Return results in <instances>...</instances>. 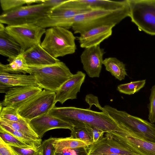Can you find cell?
<instances>
[{"label":"cell","mask_w":155,"mask_h":155,"mask_svg":"<svg viewBox=\"0 0 155 155\" xmlns=\"http://www.w3.org/2000/svg\"><path fill=\"white\" fill-rule=\"evenodd\" d=\"M101 112L74 107H54L49 112L51 115L74 126L85 124L96 127L104 133L117 129L118 122L103 109Z\"/></svg>","instance_id":"obj_1"},{"label":"cell","mask_w":155,"mask_h":155,"mask_svg":"<svg viewBox=\"0 0 155 155\" xmlns=\"http://www.w3.org/2000/svg\"><path fill=\"white\" fill-rule=\"evenodd\" d=\"M129 5L114 10L94 9L77 15L71 19L74 34H81L90 29L104 25H116L129 17Z\"/></svg>","instance_id":"obj_2"},{"label":"cell","mask_w":155,"mask_h":155,"mask_svg":"<svg viewBox=\"0 0 155 155\" xmlns=\"http://www.w3.org/2000/svg\"><path fill=\"white\" fill-rule=\"evenodd\" d=\"M76 37L68 29L60 27L46 29L41 47L53 57L57 58L74 53L76 49Z\"/></svg>","instance_id":"obj_3"},{"label":"cell","mask_w":155,"mask_h":155,"mask_svg":"<svg viewBox=\"0 0 155 155\" xmlns=\"http://www.w3.org/2000/svg\"><path fill=\"white\" fill-rule=\"evenodd\" d=\"M29 66L40 87L54 92L74 74L61 61L50 65Z\"/></svg>","instance_id":"obj_4"},{"label":"cell","mask_w":155,"mask_h":155,"mask_svg":"<svg viewBox=\"0 0 155 155\" xmlns=\"http://www.w3.org/2000/svg\"><path fill=\"white\" fill-rule=\"evenodd\" d=\"M52 9L43 3L23 6L12 11L3 12L0 16V23L8 25L36 24L48 16Z\"/></svg>","instance_id":"obj_5"},{"label":"cell","mask_w":155,"mask_h":155,"mask_svg":"<svg viewBox=\"0 0 155 155\" xmlns=\"http://www.w3.org/2000/svg\"><path fill=\"white\" fill-rule=\"evenodd\" d=\"M131 21L140 31L155 35V0H128Z\"/></svg>","instance_id":"obj_6"},{"label":"cell","mask_w":155,"mask_h":155,"mask_svg":"<svg viewBox=\"0 0 155 155\" xmlns=\"http://www.w3.org/2000/svg\"><path fill=\"white\" fill-rule=\"evenodd\" d=\"M102 108L114 120L123 124L144 140L155 143L154 124L109 105H105Z\"/></svg>","instance_id":"obj_7"},{"label":"cell","mask_w":155,"mask_h":155,"mask_svg":"<svg viewBox=\"0 0 155 155\" xmlns=\"http://www.w3.org/2000/svg\"><path fill=\"white\" fill-rule=\"evenodd\" d=\"M117 122L116 130L107 132L113 138L137 155H155V143L144 140L123 124Z\"/></svg>","instance_id":"obj_8"},{"label":"cell","mask_w":155,"mask_h":155,"mask_svg":"<svg viewBox=\"0 0 155 155\" xmlns=\"http://www.w3.org/2000/svg\"><path fill=\"white\" fill-rule=\"evenodd\" d=\"M57 102L55 92L44 89L21 106L18 112L29 121L49 113Z\"/></svg>","instance_id":"obj_9"},{"label":"cell","mask_w":155,"mask_h":155,"mask_svg":"<svg viewBox=\"0 0 155 155\" xmlns=\"http://www.w3.org/2000/svg\"><path fill=\"white\" fill-rule=\"evenodd\" d=\"M8 33L20 45L21 53L39 44L46 29L36 24H28L5 27Z\"/></svg>","instance_id":"obj_10"},{"label":"cell","mask_w":155,"mask_h":155,"mask_svg":"<svg viewBox=\"0 0 155 155\" xmlns=\"http://www.w3.org/2000/svg\"><path fill=\"white\" fill-rule=\"evenodd\" d=\"M105 53L100 45L85 48L80 56L83 68L91 78H98L101 71Z\"/></svg>","instance_id":"obj_11"},{"label":"cell","mask_w":155,"mask_h":155,"mask_svg":"<svg viewBox=\"0 0 155 155\" xmlns=\"http://www.w3.org/2000/svg\"><path fill=\"white\" fill-rule=\"evenodd\" d=\"M42 90V89L38 87H10L5 93L1 105L2 107L11 106L18 109L22 104Z\"/></svg>","instance_id":"obj_12"},{"label":"cell","mask_w":155,"mask_h":155,"mask_svg":"<svg viewBox=\"0 0 155 155\" xmlns=\"http://www.w3.org/2000/svg\"><path fill=\"white\" fill-rule=\"evenodd\" d=\"M114 153L126 155H137L112 138L106 133L96 142L88 147V155H100L104 153Z\"/></svg>","instance_id":"obj_13"},{"label":"cell","mask_w":155,"mask_h":155,"mask_svg":"<svg viewBox=\"0 0 155 155\" xmlns=\"http://www.w3.org/2000/svg\"><path fill=\"white\" fill-rule=\"evenodd\" d=\"M31 128L41 139L47 131L52 129L62 128L71 131L74 126L49 113L35 118L29 121Z\"/></svg>","instance_id":"obj_14"},{"label":"cell","mask_w":155,"mask_h":155,"mask_svg":"<svg viewBox=\"0 0 155 155\" xmlns=\"http://www.w3.org/2000/svg\"><path fill=\"white\" fill-rule=\"evenodd\" d=\"M85 76L84 73L78 71L65 81L55 92L57 102L63 104L68 99H76L77 94L80 91Z\"/></svg>","instance_id":"obj_15"},{"label":"cell","mask_w":155,"mask_h":155,"mask_svg":"<svg viewBox=\"0 0 155 155\" xmlns=\"http://www.w3.org/2000/svg\"><path fill=\"white\" fill-rule=\"evenodd\" d=\"M114 25H104L90 29L77 37L80 47L84 48L100 45L112 35Z\"/></svg>","instance_id":"obj_16"},{"label":"cell","mask_w":155,"mask_h":155,"mask_svg":"<svg viewBox=\"0 0 155 155\" xmlns=\"http://www.w3.org/2000/svg\"><path fill=\"white\" fill-rule=\"evenodd\" d=\"M0 92L6 93L10 87L20 86L39 87L32 74H13L0 72Z\"/></svg>","instance_id":"obj_17"},{"label":"cell","mask_w":155,"mask_h":155,"mask_svg":"<svg viewBox=\"0 0 155 155\" xmlns=\"http://www.w3.org/2000/svg\"><path fill=\"white\" fill-rule=\"evenodd\" d=\"M65 3L71 7L88 8L92 9H101L114 10L123 8L129 5L128 0H66Z\"/></svg>","instance_id":"obj_18"},{"label":"cell","mask_w":155,"mask_h":155,"mask_svg":"<svg viewBox=\"0 0 155 155\" xmlns=\"http://www.w3.org/2000/svg\"><path fill=\"white\" fill-rule=\"evenodd\" d=\"M24 55L29 66H42L54 64L60 61L51 55L38 44L28 49Z\"/></svg>","instance_id":"obj_19"},{"label":"cell","mask_w":155,"mask_h":155,"mask_svg":"<svg viewBox=\"0 0 155 155\" xmlns=\"http://www.w3.org/2000/svg\"><path fill=\"white\" fill-rule=\"evenodd\" d=\"M21 53L20 45L8 33L3 24L0 23V54L11 60Z\"/></svg>","instance_id":"obj_20"},{"label":"cell","mask_w":155,"mask_h":155,"mask_svg":"<svg viewBox=\"0 0 155 155\" xmlns=\"http://www.w3.org/2000/svg\"><path fill=\"white\" fill-rule=\"evenodd\" d=\"M8 64H0V72H7L13 74H31L29 65L27 64L23 53H21L11 60H7Z\"/></svg>","instance_id":"obj_21"},{"label":"cell","mask_w":155,"mask_h":155,"mask_svg":"<svg viewBox=\"0 0 155 155\" xmlns=\"http://www.w3.org/2000/svg\"><path fill=\"white\" fill-rule=\"evenodd\" d=\"M65 1L59 5L52 8L51 13L48 16L55 18L69 19L92 10L88 8H74L69 6L65 3Z\"/></svg>","instance_id":"obj_22"},{"label":"cell","mask_w":155,"mask_h":155,"mask_svg":"<svg viewBox=\"0 0 155 155\" xmlns=\"http://www.w3.org/2000/svg\"><path fill=\"white\" fill-rule=\"evenodd\" d=\"M103 64L106 71L120 81L124 79L127 75L125 64L116 58H106L103 60Z\"/></svg>","instance_id":"obj_23"},{"label":"cell","mask_w":155,"mask_h":155,"mask_svg":"<svg viewBox=\"0 0 155 155\" xmlns=\"http://www.w3.org/2000/svg\"><path fill=\"white\" fill-rule=\"evenodd\" d=\"M53 145L56 153L68 149L87 148L90 146L85 142L71 137L55 138Z\"/></svg>","instance_id":"obj_24"},{"label":"cell","mask_w":155,"mask_h":155,"mask_svg":"<svg viewBox=\"0 0 155 155\" xmlns=\"http://www.w3.org/2000/svg\"><path fill=\"white\" fill-rule=\"evenodd\" d=\"M0 123L8 125L30 137L35 139L40 138L31 127L29 121L25 118L19 122L12 121L0 118Z\"/></svg>","instance_id":"obj_25"},{"label":"cell","mask_w":155,"mask_h":155,"mask_svg":"<svg viewBox=\"0 0 155 155\" xmlns=\"http://www.w3.org/2000/svg\"><path fill=\"white\" fill-rule=\"evenodd\" d=\"M0 126L16 138L33 147L39 146L41 144L42 140L41 138L35 139L30 137L11 127L3 124L0 123Z\"/></svg>","instance_id":"obj_26"},{"label":"cell","mask_w":155,"mask_h":155,"mask_svg":"<svg viewBox=\"0 0 155 155\" xmlns=\"http://www.w3.org/2000/svg\"><path fill=\"white\" fill-rule=\"evenodd\" d=\"M0 138L7 144L22 148L33 147L16 138L0 126Z\"/></svg>","instance_id":"obj_27"},{"label":"cell","mask_w":155,"mask_h":155,"mask_svg":"<svg viewBox=\"0 0 155 155\" xmlns=\"http://www.w3.org/2000/svg\"><path fill=\"white\" fill-rule=\"evenodd\" d=\"M146 83V80L131 81L119 85L117 90L120 93L131 95L137 92L143 87Z\"/></svg>","instance_id":"obj_28"},{"label":"cell","mask_w":155,"mask_h":155,"mask_svg":"<svg viewBox=\"0 0 155 155\" xmlns=\"http://www.w3.org/2000/svg\"><path fill=\"white\" fill-rule=\"evenodd\" d=\"M0 118L14 122H19L24 118L19 114L18 109L11 106L1 107Z\"/></svg>","instance_id":"obj_29"},{"label":"cell","mask_w":155,"mask_h":155,"mask_svg":"<svg viewBox=\"0 0 155 155\" xmlns=\"http://www.w3.org/2000/svg\"><path fill=\"white\" fill-rule=\"evenodd\" d=\"M71 137L81 140L89 145L93 143V139L86 128L83 126H74L71 131Z\"/></svg>","instance_id":"obj_30"},{"label":"cell","mask_w":155,"mask_h":155,"mask_svg":"<svg viewBox=\"0 0 155 155\" xmlns=\"http://www.w3.org/2000/svg\"><path fill=\"white\" fill-rule=\"evenodd\" d=\"M29 0H0L1 6L3 13L14 10L23 5L27 4Z\"/></svg>","instance_id":"obj_31"},{"label":"cell","mask_w":155,"mask_h":155,"mask_svg":"<svg viewBox=\"0 0 155 155\" xmlns=\"http://www.w3.org/2000/svg\"><path fill=\"white\" fill-rule=\"evenodd\" d=\"M10 146L17 155H44L43 150L41 145L38 147L28 148Z\"/></svg>","instance_id":"obj_32"},{"label":"cell","mask_w":155,"mask_h":155,"mask_svg":"<svg viewBox=\"0 0 155 155\" xmlns=\"http://www.w3.org/2000/svg\"><path fill=\"white\" fill-rule=\"evenodd\" d=\"M148 105V119L152 124L155 123V84L151 89Z\"/></svg>","instance_id":"obj_33"},{"label":"cell","mask_w":155,"mask_h":155,"mask_svg":"<svg viewBox=\"0 0 155 155\" xmlns=\"http://www.w3.org/2000/svg\"><path fill=\"white\" fill-rule=\"evenodd\" d=\"M79 126L84 127L92 137L93 143L96 142L103 137L104 132L102 130L96 127L83 124Z\"/></svg>","instance_id":"obj_34"},{"label":"cell","mask_w":155,"mask_h":155,"mask_svg":"<svg viewBox=\"0 0 155 155\" xmlns=\"http://www.w3.org/2000/svg\"><path fill=\"white\" fill-rule=\"evenodd\" d=\"M55 138L51 137L42 143L41 145L43 150L44 155H56L53 145Z\"/></svg>","instance_id":"obj_35"},{"label":"cell","mask_w":155,"mask_h":155,"mask_svg":"<svg viewBox=\"0 0 155 155\" xmlns=\"http://www.w3.org/2000/svg\"><path fill=\"white\" fill-rule=\"evenodd\" d=\"M88 147L65 150L56 153V155H88Z\"/></svg>","instance_id":"obj_36"},{"label":"cell","mask_w":155,"mask_h":155,"mask_svg":"<svg viewBox=\"0 0 155 155\" xmlns=\"http://www.w3.org/2000/svg\"><path fill=\"white\" fill-rule=\"evenodd\" d=\"M0 155H17L11 147L0 138Z\"/></svg>","instance_id":"obj_37"},{"label":"cell","mask_w":155,"mask_h":155,"mask_svg":"<svg viewBox=\"0 0 155 155\" xmlns=\"http://www.w3.org/2000/svg\"><path fill=\"white\" fill-rule=\"evenodd\" d=\"M86 101L90 105L89 108H91L92 105H95L98 109L101 107L99 103L98 97L92 94L87 95L85 97Z\"/></svg>","instance_id":"obj_38"},{"label":"cell","mask_w":155,"mask_h":155,"mask_svg":"<svg viewBox=\"0 0 155 155\" xmlns=\"http://www.w3.org/2000/svg\"><path fill=\"white\" fill-rule=\"evenodd\" d=\"M66 0H41V3H43L52 8L59 5Z\"/></svg>","instance_id":"obj_39"},{"label":"cell","mask_w":155,"mask_h":155,"mask_svg":"<svg viewBox=\"0 0 155 155\" xmlns=\"http://www.w3.org/2000/svg\"><path fill=\"white\" fill-rule=\"evenodd\" d=\"M100 155H123L119 154L117 153H104Z\"/></svg>","instance_id":"obj_40"}]
</instances>
